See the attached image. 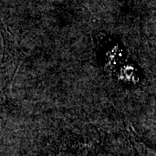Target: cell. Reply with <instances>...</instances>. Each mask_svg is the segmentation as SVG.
Segmentation results:
<instances>
[{"label":"cell","mask_w":156,"mask_h":156,"mask_svg":"<svg viewBox=\"0 0 156 156\" xmlns=\"http://www.w3.org/2000/svg\"><path fill=\"white\" fill-rule=\"evenodd\" d=\"M3 51L0 59V116L11 96L15 76L24 56L23 50L15 37L2 30Z\"/></svg>","instance_id":"obj_1"}]
</instances>
